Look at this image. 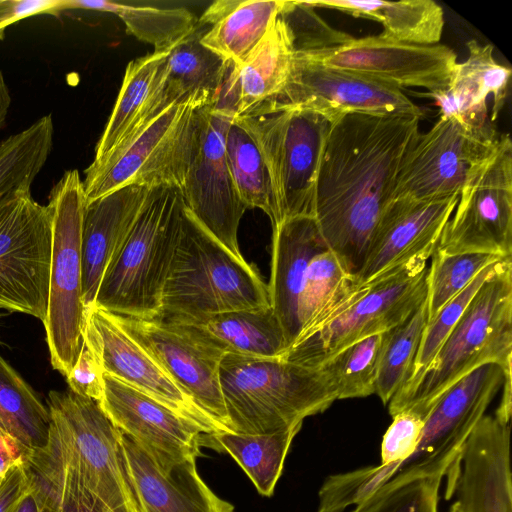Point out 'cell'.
I'll list each match as a JSON object with an SVG mask.
<instances>
[{
	"mask_svg": "<svg viewBox=\"0 0 512 512\" xmlns=\"http://www.w3.org/2000/svg\"><path fill=\"white\" fill-rule=\"evenodd\" d=\"M257 141L268 170L274 219L314 217L318 173L330 121L304 110L262 112L239 117Z\"/></svg>",
	"mask_w": 512,
	"mask_h": 512,
	"instance_id": "10",
	"label": "cell"
},
{
	"mask_svg": "<svg viewBox=\"0 0 512 512\" xmlns=\"http://www.w3.org/2000/svg\"><path fill=\"white\" fill-rule=\"evenodd\" d=\"M313 8L341 11L353 17L377 21L383 26L381 38L417 45L439 44L444 13L432 0H316Z\"/></svg>",
	"mask_w": 512,
	"mask_h": 512,
	"instance_id": "29",
	"label": "cell"
},
{
	"mask_svg": "<svg viewBox=\"0 0 512 512\" xmlns=\"http://www.w3.org/2000/svg\"><path fill=\"white\" fill-rule=\"evenodd\" d=\"M308 52L322 65L352 72L386 84L421 87L433 92L446 89L452 79L457 56L446 45H417L381 38H353L322 51Z\"/></svg>",
	"mask_w": 512,
	"mask_h": 512,
	"instance_id": "19",
	"label": "cell"
},
{
	"mask_svg": "<svg viewBox=\"0 0 512 512\" xmlns=\"http://www.w3.org/2000/svg\"><path fill=\"white\" fill-rule=\"evenodd\" d=\"M427 273V258L420 257L363 284L359 297L343 313L285 354L319 366L352 343L398 326L426 299Z\"/></svg>",
	"mask_w": 512,
	"mask_h": 512,
	"instance_id": "13",
	"label": "cell"
},
{
	"mask_svg": "<svg viewBox=\"0 0 512 512\" xmlns=\"http://www.w3.org/2000/svg\"><path fill=\"white\" fill-rule=\"evenodd\" d=\"M169 51H153L128 63L115 105L96 144L93 161L103 158L130 135Z\"/></svg>",
	"mask_w": 512,
	"mask_h": 512,
	"instance_id": "34",
	"label": "cell"
},
{
	"mask_svg": "<svg viewBox=\"0 0 512 512\" xmlns=\"http://www.w3.org/2000/svg\"><path fill=\"white\" fill-rule=\"evenodd\" d=\"M427 321L425 299L404 322L383 333L375 394L384 405L408 379Z\"/></svg>",
	"mask_w": 512,
	"mask_h": 512,
	"instance_id": "37",
	"label": "cell"
},
{
	"mask_svg": "<svg viewBox=\"0 0 512 512\" xmlns=\"http://www.w3.org/2000/svg\"><path fill=\"white\" fill-rule=\"evenodd\" d=\"M512 259V141L499 134L493 149L467 173L456 208L436 247Z\"/></svg>",
	"mask_w": 512,
	"mask_h": 512,
	"instance_id": "11",
	"label": "cell"
},
{
	"mask_svg": "<svg viewBox=\"0 0 512 512\" xmlns=\"http://www.w3.org/2000/svg\"><path fill=\"white\" fill-rule=\"evenodd\" d=\"M291 109L315 112L330 122L351 113L423 115L402 89L326 67L304 51L294 52L280 92L250 115Z\"/></svg>",
	"mask_w": 512,
	"mask_h": 512,
	"instance_id": "15",
	"label": "cell"
},
{
	"mask_svg": "<svg viewBox=\"0 0 512 512\" xmlns=\"http://www.w3.org/2000/svg\"><path fill=\"white\" fill-rule=\"evenodd\" d=\"M454 494L462 512H512L510 423L481 418L467 440Z\"/></svg>",
	"mask_w": 512,
	"mask_h": 512,
	"instance_id": "24",
	"label": "cell"
},
{
	"mask_svg": "<svg viewBox=\"0 0 512 512\" xmlns=\"http://www.w3.org/2000/svg\"><path fill=\"white\" fill-rule=\"evenodd\" d=\"M447 512H462V510L457 504H452Z\"/></svg>",
	"mask_w": 512,
	"mask_h": 512,
	"instance_id": "52",
	"label": "cell"
},
{
	"mask_svg": "<svg viewBox=\"0 0 512 512\" xmlns=\"http://www.w3.org/2000/svg\"><path fill=\"white\" fill-rule=\"evenodd\" d=\"M185 322L200 328L225 353L274 358L284 355L288 350L284 330L271 306L224 312Z\"/></svg>",
	"mask_w": 512,
	"mask_h": 512,
	"instance_id": "30",
	"label": "cell"
},
{
	"mask_svg": "<svg viewBox=\"0 0 512 512\" xmlns=\"http://www.w3.org/2000/svg\"><path fill=\"white\" fill-rule=\"evenodd\" d=\"M30 490L23 464L16 465L0 477V512H13L22 497Z\"/></svg>",
	"mask_w": 512,
	"mask_h": 512,
	"instance_id": "48",
	"label": "cell"
},
{
	"mask_svg": "<svg viewBox=\"0 0 512 512\" xmlns=\"http://www.w3.org/2000/svg\"><path fill=\"white\" fill-rule=\"evenodd\" d=\"M466 46L468 57L456 64L449 85L465 89L485 100L492 95L491 121H495L507 98L511 70L496 62L492 45L469 40Z\"/></svg>",
	"mask_w": 512,
	"mask_h": 512,
	"instance_id": "40",
	"label": "cell"
},
{
	"mask_svg": "<svg viewBox=\"0 0 512 512\" xmlns=\"http://www.w3.org/2000/svg\"><path fill=\"white\" fill-rule=\"evenodd\" d=\"M205 31L197 26L168 52L155 75L143 110L126 139L173 105L194 103L202 107L217 101L229 62L201 43Z\"/></svg>",
	"mask_w": 512,
	"mask_h": 512,
	"instance_id": "23",
	"label": "cell"
},
{
	"mask_svg": "<svg viewBox=\"0 0 512 512\" xmlns=\"http://www.w3.org/2000/svg\"><path fill=\"white\" fill-rule=\"evenodd\" d=\"M434 99L440 108L441 117L453 118L471 130H481L491 123L488 121L487 100L459 88L449 85L444 90L421 93Z\"/></svg>",
	"mask_w": 512,
	"mask_h": 512,
	"instance_id": "45",
	"label": "cell"
},
{
	"mask_svg": "<svg viewBox=\"0 0 512 512\" xmlns=\"http://www.w3.org/2000/svg\"><path fill=\"white\" fill-rule=\"evenodd\" d=\"M272 231L270 302L289 349L300 330L298 303L308 265L327 246L312 216L285 218Z\"/></svg>",
	"mask_w": 512,
	"mask_h": 512,
	"instance_id": "26",
	"label": "cell"
},
{
	"mask_svg": "<svg viewBox=\"0 0 512 512\" xmlns=\"http://www.w3.org/2000/svg\"><path fill=\"white\" fill-rule=\"evenodd\" d=\"M113 316L222 431H231L219 380L226 354L220 346L189 322Z\"/></svg>",
	"mask_w": 512,
	"mask_h": 512,
	"instance_id": "16",
	"label": "cell"
},
{
	"mask_svg": "<svg viewBox=\"0 0 512 512\" xmlns=\"http://www.w3.org/2000/svg\"><path fill=\"white\" fill-rule=\"evenodd\" d=\"M184 210L179 189L151 188L130 233L103 276L94 305L132 318L151 319L160 314Z\"/></svg>",
	"mask_w": 512,
	"mask_h": 512,
	"instance_id": "6",
	"label": "cell"
},
{
	"mask_svg": "<svg viewBox=\"0 0 512 512\" xmlns=\"http://www.w3.org/2000/svg\"><path fill=\"white\" fill-rule=\"evenodd\" d=\"M66 380L68 389L72 392L97 402L101 400L103 393V371L85 342L79 358L66 377Z\"/></svg>",
	"mask_w": 512,
	"mask_h": 512,
	"instance_id": "46",
	"label": "cell"
},
{
	"mask_svg": "<svg viewBox=\"0 0 512 512\" xmlns=\"http://www.w3.org/2000/svg\"><path fill=\"white\" fill-rule=\"evenodd\" d=\"M28 452L0 428V477L12 467L24 464Z\"/></svg>",
	"mask_w": 512,
	"mask_h": 512,
	"instance_id": "49",
	"label": "cell"
},
{
	"mask_svg": "<svg viewBox=\"0 0 512 512\" xmlns=\"http://www.w3.org/2000/svg\"><path fill=\"white\" fill-rule=\"evenodd\" d=\"M52 219L49 296L44 324L52 367L65 378L84 346L81 236L87 198L77 169L66 170L47 204Z\"/></svg>",
	"mask_w": 512,
	"mask_h": 512,
	"instance_id": "7",
	"label": "cell"
},
{
	"mask_svg": "<svg viewBox=\"0 0 512 512\" xmlns=\"http://www.w3.org/2000/svg\"><path fill=\"white\" fill-rule=\"evenodd\" d=\"M294 52L291 31L278 17L242 63L229 62L217 101L236 117L252 114L280 92Z\"/></svg>",
	"mask_w": 512,
	"mask_h": 512,
	"instance_id": "27",
	"label": "cell"
},
{
	"mask_svg": "<svg viewBox=\"0 0 512 512\" xmlns=\"http://www.w3.org/2000/svg\"><path fill=\"white\" fill-rule=\"evenodd\" d=\"M459 193L430 200H391L373 230L353 282L367 284L413 259L430 258L456 208Z\"/></svg>",
	"mask_w": 512,
	"mask_h": 512,
	"instance_id": "20",
	"label": "cell"
},
{
	"mask_svg": "<svg viewBox=\"0 0 512 512\" xmlns=\"http://www.w3.org/2000/svg\"><path fill=\"white\" fill-rule=\"evenodd\" d=\"M420 115L351 113L331 121L322 155L314 219L327 248L354 275L392 200Z\"/></svg>",
	"mask_w": 512,
	"mask_h": 512,
	"instance_id": "1",
	"label": "cell"
},
{
	"mask_svg": "<svg viewBox=\"0 0 512 512\" xmlns=\"http://www.w3.org/2000/svg\"><path fill=\"white\" fill-rule=\"evenodd\" d=\"M10 94L3 73L0 71V130L5 124L10 107Z\"/></svg>",
	"mask_w": 512,
	"mask_h": 512,
	"instance_id": "50",
	"label": "cell"
},
{
	"mask_svg": "<svg viewBox=\"0 0 512 512\" xmlns=\"http://www.w3.org/2000/svg\"><path fill=\"white\" fill-rule=\"evenodd\" d=\"M110 421L160 461L197 459L204 432L145 393L103 373L98 402Z\"/></svg>",
	"mask_w": 512,
	"mask_h": 512,
	"instance_id": "21",
	"label": "cell"
},
{
	"mask_svg": "<svg viewBox=\"0 0 512 512\" xmlns=\"http://www.w3.org/2000/svg\"><path fill=\"white\" fill-rule=\"evenodd\" d=\"M94 10L116 15L128 34L154 47L169 51L197 27L195 15L185 8H157L106 0H60V12Z\"/></svg>",
	"mask_w": 512,
	"mask_h": 512,
	"instance_id": "32",
	"label": "cell"
},
{
	"mask_svg": "<svg viewBox=\"0 0 512 512\" xmlns=\"http://www.w3.org/2000/svg\"><path fill=\"white\" fill-rule=\"evenodd\" d=\"M287 1L219 0L200 17L210 25L201 43L227 62L239 65L278 19Z\"/></svg>",
	"mask_w": 512,
	"mask_h": 512,
	"instance_id": "28",
	"label": "cell"
},
{
	"mask_svg": "<svg viewBox=\"0 0 512 512\" xmlns=\"http://www.w3.org/2000/svg\"><path fill=\"white\" fill-rule=\"evenodd\" d=\"M432 256L427 273L428 321L486 267L511 259L486 253H447L439 249H435Z\"/></svg>",
	"mask_w": 512,
	"mask_h": 512,
	"instance_id": "39",
	"label": "cell"
},
{
	"mask_svg": "<svg viewBox=\"0 0 512 512\" xmlns=\"http://www.w3.org/2000/svg\"><path fill=\"white\" fill-rule=\"evenodd\" d=\"M508 374L511 372L488 363L451 385L429 410L417 449L395 469L382 489L441 476L447 480L445 499L449 500L455 492L467 440Z\"/></svg>",
	"mask_w": 512,
	"mask_h": 512,
	"instance_id": "8",
	"label": "cell"
},
{
	"mask_svg": "<svg viewBox=\"0 0 512 512\" xmlns=\"http://www.w3.org/2000/svg\"><path fill=\"white\" fill-rule=\"evenodd\" d=\"M125 465L143 512H235L198 473L197 459L160 461L122 433Z\"/></svg>",
	"mask_w": 512,
	"mask_h": 512,
	"instance_id": "22",
	"label": "cell"
},
{
	"mask_svg": "<svg viewBox=\"0 0 512 512\" xmlns=\"http://www.w3.org/2000/svg\"><path fill=\"white\" fill-rule=\"evenodd\" d=\"M194 103L169 107L85 170L87 203L129 185L184 186L194 132Z\"/></svg>",
	"mask_w": 512,
	"mask_h": 512,
	"instance_id": "9",
	"label": "cell"
},
{
	"mask_svg": "<svg viewBox=\"0 0 512 512\" xmlns=\"http://www.w3.org/2000/svg\"><path fill=\"white\" fill-rule=\"evenodd\" d=\"M442 481L441 476H435L374 493L352 512H438Z\"/></svg>",
	"mask_w": 512,
	"mask_h": 512,
	"instance_id": "44",
	"label": "cell"
},
{
	"mask_svg": "<svg viewBox=\"0 0 512 512\" xmlns=\"http://www.w3.org/2000/svg\"><path fill=\"white\" fill-rule=\"evenodd\" d=\"M499 134L492 125L471 130L441 117L418 133L406 151L393 199L430 200L460 192L469 170L494 147Z\"/></svg>",
	"mask_w": 512,
	"mask_h": 512,
	"instance_id": "17",
	"label": "cell"
},
{
	"mask_svg": "<svg viewBox=\"0 0 512 512\" xmlns=\"http://www.w3.org/2000/svg\"><path fill=\"white\" fill-rule=\"evenodd\" d=\"M499 262L486 267L469 285L447 302L439 312L427 322L410 375L398 392L412 386L426 370L477 290L490 276Z\"/></svg>",
	"mask_w": 512,
	"mask_h": 512,
	"instance_id": "42",
	"label": "cell"
},
{
	"mask_svg": "<svg viewBox=\"0 0 512 512\" xmlns=\"http://www.w3.org/2000/svg\"><path fill=\"white\" fill-rule=\"evenodd\" d=\"M383 333L352 343L321 365L332 380L338 400L375 394Z\"/></svg>",
	"mask_w": 512,
	"mask_h": 512,
	"instance_id": "38",
	"label": "cell"
},
{
	"mask_svg": "<svg viewBox=\"0 0 512 512\" xmlns=\"http://www.w3.org/2000/svg\"><path fill=\"white\" fill-rule=\"evenodd\" d=\"M302 425L269 433L233 431L203 434L202 446L229 454L249 477L257 492L273 495L293 439Z\"/></svg>",
	"mask_w": 512,
	"mask_h": 512,
	"instance_id": "31",
	"label": "cell"
},
{
	"mask_svg": "<svg viewBox=\"0 0 512 512\" xmlns=\"http://www.w3.org/2000/svg\"><path fill=\"white\" fill-rule=\"evenodd\" d=\"M269 306L268 284L257 269L215 239L185 205L158 316L197 321Z\"/></svg>",
	"mask_w": 512,
	"mask_h": 512,
	"instance_id": "5",
	"label": "cell"
},
{
	"mask_svg": "<svg viewBox=\"0 0 512 512\" xmlns=\"http://www.w3.org/2000/svg\"><path fill=\"white\" fill-rule=\"evenodd\" d=\"M53 134L52 116L48 114L0 141V200L31 190L51 152Z\"/></svg>",
	"mask_w": 512,
	"mask_h": 512,
	"instance_id": "35",
	"label": "cell"
},
{
	"mask_svg": "<svg viewBox=\"0 0 512 512\" xmlns=\"http://www.w3.org/2000/svg\"><path fill=\"white\" fill-rule=\"evenodd\" d=\"M59 6L60 0H0V40L10 25L37 14L57 15Z\"/></svg>",
	"mask_w": 512,
	"mask_h": 512,
	"instance_id": "47",
	"label": "cell"
},
{
	"mask_svg": "<svg viewBox=\"0 0 512 512\" xmlns=\"http://www.w3.org/2000/svg\"><path fill=\"white\" fill-rule=\"evenodd\" d=\"M225 155L237 192L247 209H261L272 222L274 205L264 157L246 124L236 116L225 135Z\"/></svg>",
	"mask_w": 512,
	"mask_h": 512,
	"instance_id": "36",
	"label": "cell"
},
{
	"mask_svg": "<svg viewBox=\"0 0 512 512\" xmlns=\"http://www.w3.org/2000/svg\"><path fill=\"white\" fill-rule=\"evenodd\" d=\"M291 31L295 51H322L354 37L334 29L306 1H287L279 16Z\"/></svg>",
	"mask_w": 512,
	"mask_h": 512,
	"instance_id": "43",
	"label": "cell"
},
{
	"mask_svg": "<svg viewBox=\"0 0 512 512\" xmlns=\"http://www.w3.org/2000/svg\"><path fill=\"white\" fill-rule=\"evenodd\" d=\"M229 428L239 433H269L302 425L338 400L321 366L286 354L253 358L226 353L219 369Z\"/></svg>",
	"mask_w": 512,
	"mask_h": 512,
	"instance_id": "3",
	"label": "cell"
},
{
	"mask_svg": "<svg viewBox=\"0 0 512 512\" xmlns=\"http://www.w3.org/2000/svg\"><path fill=\"white\" fill-rule=\"evenodd\" d=\"M13 512H39L37 502L30 490L22 497Z\"/></svg>",
	"mask_w": 512,
	"mask_h": 512,
	"instance_id": "51",
	"label": "cell"
},
{
	"mask_svg": "<svg viewBox=\"0 0 512 512\" xmlns=\"http://www.w3.org/2000/svg\"><path fill=\"white\" fill-rule=\"evenodd\" d=\"M50 423L47 405L0 355V428L33 451L47 444Z\"/></svg>",
	"mask_w": 512,
	"mask_h": 512,
	"instance_id": "33",
	"label": "cell"
},
{
	"mask_svg": "<svg viewBox=\"0 0 512 512\" xmlns=\"http://www.w3.org/2000/svg\"><path fill=\"white\" fill-rule=\"evenodd\" d=\"M352 277L341 259L328 248L311 259L299 297L300 330L297 338L311 327L326 305Z\"/></svg>",
	"mask_w": 512,
	"mask_h": 512,
	"instance_id": "41",
	"label": "cell"
},
{
	"mask_svg": "<svg viewBox=\"0 0 512 512\" xmlns=\"http://www.w3.org/2000/svg\"><path fill=\"white\" fill-rule=\"evenodd\" d=\"M488 363L512 371V259L496 265L419 379L393 396L390 415L410 408L426 418L451 385Z\"/></svg>",
	"mask_w": 512,
	"mask_h": 512,
	"instance_id": "4",
	"label": "cell"
},
{
	"mask_svg": "<svg viewBox=\"0 0 512 512\" xmlns=\"http://www.w3.org/2000/svg\"><path fill=\"white\" fill-rule=\"evenodd\" d=\"M84 340L103 373L159 401L196 424L205 434L224 432L126 332L112 313L96 305L89 307Z\"/></svg>",
	"mask_w": 512,
	"mask_h": 512,
	"instance_id": "18",
	"label": "cell"
},
{
	"mask_svg": "<svg viewBox=\"0 0 512 512\" xmlns=\"http://www.w3.org/2000/svg\"><path fill=\"white\" fill-rule=\"evenodd\" d=\"M47 444L24 468L39 512H143L129 477L122 432L93 399L51 390Z\"/></svg>",
	"mask_w": 512,
	"mask_h": 512,
	"instance_id": "2",
	"label": "cell"
},
{
	"mask_svg": "<svg viewBox=\"0 0 512 512\" xmlns=\"http://www.w3.org/2000/svg\"><path fill=\"white\" fill-rule=\"evenodd\" d=\"M52 256V219L31 190L0 200V308L45 322Z\"/></svg>",
	"mask_w": 512,
	"mask_h": 512,
	"instance_id": "12",
	"label": "cell"
},
{
	"mask_svg": "<svg viewBox=\"0 0 512 512\" xmlns=\"http://www.w3.org/2000/svg\"><path fill=\"white\" fill-rule=\"evenodd\" d=\"M234 116L232 110L215 103L196 109L193 145L180 192L200 225L242 257L238 228L247 207L237 192L225 155V135Z\"/></svg>",
	"mask_w": 512,
	"mask_h": 512,
	"instance_id": "14",
	"label": "cell"
},
{
	"mask_svg": "<svg viewBox=\"0 0 512 512\" xmlns=\"http://www.w3.org/2000/svg\"><path fill=\"white\" fill-rule=\"evenodd\" d=\"M150 190L129 185L87 203L81 236L86 309L94 305L103 276L130 233Z\"/></svg>",
	"mask_w": 512,
	"mask_h": 512,
	"instance_id": "25",
	"label": "cell"
}]
</instances>
